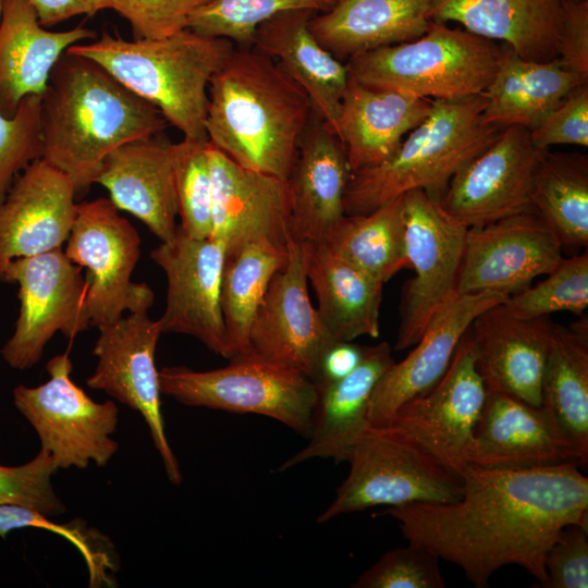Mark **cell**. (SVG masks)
<instances>
[{
	"mask_svg": "<svg viewBox=\"0 0 588 588\" xmlns=\"http://www.w3.org/2000/svg\"><path fill=\"white\" fill-rule=\"evenodd\" d=\"M576 463L499 469L467 464L462 497L452 503L390 506L409 543L462 568L477 588L492 574L518 565L546 579L544 556L569 524L588 525V478Z\"/></svg>",
	"mask_w": 588,
	"mask_h": 588,
	"instance_id": "1",
	"label": "cell"
},
{
	"mask_svg": "<svg viewBox=\"0 0 588 588\" xmlns=\"http://www.w3.org/2000/svg\"><path fill=\"white\" fill-rule=\"evenodd\" d=\"M168 125L155 106L100 64L65 51L41 95V158L70 176L76 195H83L111 151L161 134Z\"/></svg>",
	"mask_w": 588,
	"mask_h": 588,
	"instance_id": "2",
	"label": "cell"
},
{
	"mask_svg": "<svg viewBox=\"0 0 588 588\" xmlns=\"http://www.w3.org/2000/svg\"><path fill=\"white\" fill-rule=\"evenodd\" d=\"M208 140L237 164L287 180L314 108L271 58L235 48L208 86Z\"/></svg>",
	"mask_w": 588,
	"mask_h": 588,
	"instance_id": "3",
	"label": "cell"
},
{
	"mask_svg": "<svg viewBox=\"0 0 588 588\" xmlns=\"http://www.w3.org/2000/svg\"><path fill=\"white\" fill-rule=\"evenodd\" d=\"M234 44L188 28L160 39L125 40L108 33L66 51L88 58L155 106L184 138L208 140V86Z\"/></svg>",
	"mask_w": 588,
	"mask_h": 588,
	"instance_id": "4",
	"label": "cell"
},
{
	"mask_svg": "<svg viewBox=\"0 0 588 588\" xmlns=\"http://www.w3.org/2000/svg\"><path fill=\"white\" fill-rule=\"evenodd\" d=\"M485 94L432 99L426 119L385 161L351 173L344 213L365 215L413 189L440 199L452 176L504 128L482 120Z\"/></svg>",
	"mask_w": 588,
	"mask_h": 588,
	"instance_id": "5",
	"label": "cell"
},
{
	"mask_svg": "<svg viewBox=\"0 0 588 588\" xmlns=\"http://www.w3.org/2000/svg\"><path fill=\"white\" fill-rule=\"evenodd\" d=\"M503 49L494 40L431 21L417 39L354 56L345 64L354 79L369 87L455 100L488 88Z\"/></svg>",
	"mask_w": 588,
	"mask_h": 588,
	"instance_id": "6",
	"label": "cell"
},
{
	"mask_svg": "<svg viewBox=\"0 0 588 588\" xmlns=\"http://www.w3.org/2000/svg\"><path fill=\"white\" fill-rule=\"evenodd\" d=\"M346 462L350 473L318 523L378 505L452 503L462 497L461 475L390 425L368 427Z\"/></svg>",
	"mask_w": 588,
	"mask_h": 588,
	"instance_id": "7",
	"label": "cell"
},
{
	"mask_svg": "<svg viewBox=\"0 0 588 588\" xmlns=\"http://www.w3.org/2000/svg\"><path fill=\"white\" fill-rule=\"evenodd\" d=\"M159 385L161 394L188 406L264 415L305 437L311 431L317 403L314 381L253 354L207 371L164 367L159 370Z\"/></svg>",
	"mask_w": 588,
	"mask_h": 588,
	"instance_id": "8",
	"label": "cell"
},
{
	"mask_svg": "<svg viewBox=\"0 0 588 588\" xmlns=\"http://www.w3.org/2000/svg\"><path fill=\"white\" fill-rule=\"evenodd\" d=\"M63 252L86 269L84 311L89 327L115 322L124 311L148 313L154 305V291L131 280L140 255L139 234L110 198L76 204Z\"/></svg>",
	"mask_w": 588,
	"mask_h": 588,
	"instance_id": "9",
	"label": "cell"
},
{
	"mask_svg": "<svg viewBox=\"0 0 588 588\" xmlns=\"http://www.w3.org/2000/svg\"><path fill=\"white\" fill-rule=\"evenodd\" d=\"M405 254L414 278L402 290L395 351L413 347L457 296L467 228L422 189L403 194Z\"/></svg>",
	"mask_w": 588,
	"mask_h": 588,
	"instance_id": "10",
	"label": "cell"
},
{
	"mask_svg": "<svg viewBox=\"0 0 588 588\" xmlns=\"http://www.w3.org/2000/svg\"><path fill=\"white\" fill-rule=\"evenodd\" d=\"M46 369L50 379L45 383L13 390L14 405L37 432L40 449L58 469H85L90 462L105 466L119 448L111 438L119 421L117 405L95 402L71 380L68 353L52 357Z\"/></svg>",
	"mask_w": 588,
	"mask_h": 588,
	"instance_id": "11",
	"label": "cell"
},
{
	"mask_svg": "<svg viewBox=\"0 0 588 588\" xmlns=\"http://www.w3.org/2000/svg\"><path fill=\"white\" fill-rule=\"evenodd\" d=\"M2 282L19 284L15 330L0 350L10 367H33L54 333L72 340L89 327L84 311L86 278L62 248L12 260Z\"/></svg>",
	"mask_w": 588,
	"mask_h": 588,
	"instance_id": "12",
	"label": "cell"
},
{
	"mask_svg": "<svg viewBox=\"0 0 588 588\" xmlns=\"http://www.w3.org/2000/svg\"><path fill=\"white\" fill-rule=\"evenodd\" d=\"M98 330L93 350L98 362L95 372L86 380L87 385L108 393L142 415L169 480L180 485L182 474L166 436L159 370L155 363L162 333L159 320L149 318L148 313H130Z\"/></svg>",
	"mask_w": 588,
	"mask_h": 588,
	"instance_id": "13",
	"label": "cell"
},
{
	"mask_svg": "<svg viewBox=\"0 0 588 588\" xmlns=\"http://www.w3.org/2000/svg\"><path fill=\"white\" fill-rule=\"evenodd\" d=\"M562 249L554 230L534 209L468 228L457 294L519 293L560 264Z\"/></svg>",
	"mask_w": 588,
	"mask_h": 588,
	"instance_id": "14",
	"label": "cell"
},
{
	"mask_svg": "<svg viewBox=\"0 0 588 588\" xmlns=\"http://www.w3.org/2000/svg\"><path fill=\"white\" fill-rule=\"evenodd\" d=\"M335 342L310 302L302 245L291 240L286 261L252 323L247 354L295 369L316 383Z\"/></svg>",
	"mask_w": 588,
	"mask_h": 588,
	"instance_id": "15",
	"label": "cell"
},
{
	"mask_svg": "<svg viewBox=\"0 0 588 588\" xmlns=\"http://www.w3.org/2000/svg\"><path fill=\"white\" fill-rule=\"evenodd\" d=\"M539 154L529 130L504 127L452 176L439 199L442 208L467 229L531 210Z\"/></svg>",
	"mask_w": 588,
	"mask_h": 588,
	"instance_id": "16",
	"label": "cell"
},
{
	"mask_svg": "<svg viewBox=\"0 0 588 588\" xmlns=\"http://www.w3.org/2000/svg\"><path fill=\"white\" fill-rule=\"evenodd\" d=\"M487 396L468 330L443 377L426 394L401 405L388 425L421 444L461 475L466 450Z\"/></svg>",
	"mask_w": 588,
	"mask_h": 588,
	"instance_id": "17",
	"label": "cell"
},
{
	"mask_svg": "<svg viewBox=\"0 0 588 588\" xmlns=\"http://www.w3.org/2000/svg\"><path fill=\"white\" fill-rule=\"evenodd\" d=\"M167 278V301L158 319L162 333L196 338L213 353L230 358L220 307L224 247L216 240L193 238L179 226L175 236L150 252Z\"/></svg>",
	"mask_w": 588,
	"mask_h": 588,
	"instance_id": "18",
	"label": "cell"
},
{
	"mask_svg": "<svg viewBox=\"0 0 588 588\" xmlns=\"http://www.w3.org/2000/svg\"><path fill=\"white\" fill-rule=\"evenodd\" d=\"M212 231L225 256L265 242L287 249L292 240V200L287 180L246 169L209 142Z\"/></svg>",
	"mask_w": 588,
	"mask_h": 588,
	"instance_id": "19",
	"label": "cell"
},
{
	"mask_svg": "<svg viewBox=\"0 0 588 588\" xmlns=\"http://www.w3.org/2000/svg\"><path fill=\"white\" fill-rule=\"evenodd\" d=\"M75 197L70 176L42 158L15 177L0 204V281L12 260L62 248L76 216Z\"/></svg>",
	"mask_w": 588,
	"mask_h": 588,
	"instance_id": "20",
	"label": "cell"
},
{
	"mask_svg": "<svg viewBox=\"0 0 588 588\" xmlns=\"http://www.w3.org/2000/svg\"><path fill=\"white\" fill-rule=\"evenodd\" d=\"M465 461L499 469L587 464L541 406L488 389Z\"/></svg>",
	"mask_w": 588,
	"mask_h": 588,
	"instance_id": "21",
	"label": "cell"
},
{
	"mask_svg": "<svg viewBox=\"0 0 588 588\" xmlns=\"http://www.w3.org/2000/svg\"><path fill=\"white\" fill-rule=\"evenodd\" d=\"M554 328L548 317L517 318L505 313L500 304L479 314L468 332L486 388L541 406L542 379Z\"/></svg>",
	"mask_w": 588,
	"mask_h": 588,
	"instance_id": "22",
	"label": "cell"
},
{
	"mask_svg": "<svg viewBox=\"0 0 588 588\" xmlns=\"http://www.w3.org/2000/svg\"><path fill=\"white\" fill-rule=\"evenodd\" d=\"M507 297L491 292L463 294L443 309L408 355L380 378L369 403L371 426H387L401 405L429 392L445 373L474 319Z\"/></svg>",
	"mask_w": 588,
	"mask_h": 588,
	"instance_id": "23",
	"label": "cell"
},
{
	"mask_svg": "<svg viewBox=\"0 0 588 588\" xmlns=\"http://www.w3.org/2000/svg\"><path fill=\"white\" fill-rule=\"evenodd\" d=\"M351 173L343 143L314 111L287 179L293 241L326 240L345 216L343 199Z\"/></svg>",
	"mask_w": 588,
	"mask_h": 588,
	"instance_id": "24",
	"label": "cell"
},
{
	"mask_svg": "<svg viewBox=\"0 0 588 588\" xmlns=\"http://www.w3.org/2000/svg\"><path fill=\"white\" fill-rule=\"evenodd\" d=\"M161 134L121 145L103 160L96 183L119 210L139 219L161 242L176 234L179 216L171 143Z\"/></svg>",
	"mask_w": 588,
	"mask_h": 588,
	"instance_id": "25",
	"label": "cell"
},
{
	"mask_svg": "<svg viewBox=\"0 0 588 588\" xmlns=\"http://www.w3.org/2000/svg\"><path fill=\"white\" fill-rule=\"evenodd\" d=\"M394 363L387 342L363 346L358 365L346 376L316 384L317 403L308 443L284 461V471L313 458L346 462L359 437L371 426L368 417L372 392Z\"/></svg>",
	"mask_w": 588,
	"mask_h": 588,
	"instance_id": "26",
	"label": "cell"
},
{
	"mask_svg": "<svg viewBox=\"0 0 588 588\" xmlns=\"http://www.w3.org/2000/svg\"><path fill=\"white\" fill-rule=\"evenodd\" d=\"M97 34L82 25L64 32L44 27L30 0H0V111L12 118L27 95H42L59 58Z\"/></svg>",
	"mask_w": 588,
	"mask_h": 588,
	"instance_id": "27",
	"label": "cell"
},
{
	"mask_svg": "<svg viewBox=\"0 0 588 588\" xmlns=\"http://www.w3.org/2000/svg\"><path fill=\"white\" fill-rule=\"evenodd\" d=\"M315 14L305 9L277 13L257 27L252 48L273 59L304 89L314 111L336 134L350 74L311 34Z\"/></svg>",
	"mask_w": 588,
	"mask_h": 588,
	"instance_id": "28",
	"label": "cell"
},
{
	"mask_svg": "<svg viewBox=\"0 0 588 588\" xmlns=\"http://www.w3.org/2000/svg\"><path fill=\"white\" fill-rule=\"evenodd\" d=\"M432 99L373 88L351 75L338 122L352 172L389 159L405 136L429 114Z\"/></svg>",
	"mask_w": 588,
	"mask_h": 588,
	"instance_id": "29",
	"label": "cell"
},
{
	"mask_svg": "<svg viewBox=\"0 0 588 588\" xmlns=\"http://www.w3.org/2000/svg\"><path fill=\"white\" fill-rule=\"evenodd\" d=\"M562 10L563 0H431L428 17L457 22L523 59L546 62L558 58Z\"/></svg>",
	"mask_w": 588,
	"mask_h": 588,
	"instance_id": "30",
	"label": "cell"
},
{
	"mask_svg": "<svg viewBox=\"0 0 588 588\" xmlns=\"http://www.w3.org/2000/svg\"><path fill=\"white\" fill-rule=\"evenodd\" d=\"M431 0H338L315 14L309 29L340 61L381 47L412 41L429 25Z\"/></svg>",
	"mask_w": 588,
	"mask_h": 588,
	"instance_id": "31",
	"label": "cell"
},
{
	"mask_svg": "<svg viewBox=\"0 0 588 588\" xmlns=\"http://www.w3.org/2000/svg\"><path fill=\"white\" fill-rule=\"evenodd\" d=\"M317 313L335 341L378 338L384 283L373 279L323 242L301 243Z\"/></svg>",
	"mask_w": 588,
	"mask_h": 588,
	"instance_id": "32",
	"label": "cell"
},
{
	"mask_svg": "<svg viewBox=\"0 0 588 588\" xmlns=\"http://www.w3.org/2000/svg\"><path fill=\"white\" fill-rule=\"evenodd\" d=\"M586 82L563 68L558 58L546 62L523 59L504 46L498 70L483 91L482 120L531 131L573 88Z\"/></svg>",
	"mask_w": 588,
	"mask_h": 588,
	"instance_id": "33",
	"label": "cell"
},
{
	"mask_svg": "<svg viewBox=\"0 0 588 588\" xmlns=\"http://www.w3.org/2000/svg\"><path fill=\"white\" fill-rule=\"evenodd\" d=\"M541 407L588 461V321L555 324L542 379Z\"/></svg>",
	"mask_w": 588,
	"mask_h": 588,
	"instance_id": "34",
	"label": "cell"
},
{
	"mask_svg": "<svg viewBox=\"0 0 588 588\" xmlns=\"http://www.w3.org/2000/svg\"><path fill=\"white\" fill-rule=\"evenodd\" d=\"M532 209L554 230L562 247L588 244V158L540 150L531 193Z\"/></svg>",
	"mask_w": 588,
	"mask_h": 588,
	"instance_id": "35",
	"label": "cell"
},
{
	"mask_svg": "<svg viewBox=\"0 0 588 588\" xmlns=\"http://www.w3.org/2000/svg\"><path fill=\"white\" fill-rule=\"evenodd\" d=\"M338 255L385 283L409 268L403 195L365 215H345L323 241Z\"/></svg>",
	"mask_w": 588,
	"mask_h": 588,
	"instance_id": "36",
	"label": "cell"
},
{
	"mask_svg": "<svg viewBox=\"0 0 588 588\" xmlns=\"http://www.w3.org/2000/svg\"><path fill=\"white\" fill-rule=\"evenodd\" d=\"M287 249L249 243L226 255L220 285V307L230 358L248 352V335L273 275L284 266Z\"/></svg>",
	"mask_w": 588,
	"mask_h": 588,
	"instance_id": "37",
	"label": "cell"
},
{
	"mask_svg": "<svg viewBox=\"0 0 588 588\" xmlns=\"http://www.w3.org/2000/svg\"><path fill=\"white\" fill-rule=\"evenodd\" d=\"M338 0H211L189 17L187 28L231 40L237 48L253 47L257 27L286 10L329 11Z\"/></svg>",
	"mask_w": 588,
	"mask_h": 588,
	"instance_id": "38",
	"label": "cell"
},
{
	"mask_svg": "<svg viewBox=\"0 0 588 588\" xmlns=\"http://www.w3.org/2000/svg\"><path fill=\"white\" fill-rule=\"evenodd\" d=\"M209 140L183 138L171 143L175 194L181 225L193 238H208L212 231V183Z\"/></svg>",
	"mask_w": 588,
	"mask_h": 588,
	"instance_id": "39",
	"label": "cell"
},
{
	"mask_svg": "<svg viewBox=\"0 0 588 588\" xmlns=\"http://www.w3.org/2000/svg\"><path fill=\"white\" fill-rule=\"evenodd\" d=\"M587 306V252L563 258L537 285L528 286L500 304L509 315L525 319L548 317L561 311L583 315Z\"/></svg>",
	"mask_w": 588,
	"mask_h": 588,
	"instance_id": "40",
	"label": "cell"
},
{
	"mask_svg": "<svg viewBox=\"0 0 588 588\" xmlns=\"http://www.w3.org/2000/svg\"><path fill=\"white\" fill-rule=\"evenodd\" d=\"M36 527L48 529L69 539L82 553L88 566L90 586L110 585L117 569L114 548L98 530L86 527L84 522L57 524L36 510L13 503L0 504V537L5 539L14 529Z\"/></svg>",
	"mask_w": 588,
	"mask_h": 588,
	"instance_id": "41",
	"label": "cell"
},
{
	"mask_svg": "<svg viewBox=\"0 0 588 588\" xmlns=\"http://www.w3.org/2000/svg\"><path fill=\"white\" fill-rule=\"evenodd\" d=\"M41 156V95H27L12 118L0 111V204L15 177Z\"/></svg>",
	"mask_w": 588,
	"mask_h": 588,
	"instance_id": "42",
	"label": "cell"
},
{
	"mask_svg": "<svg viewBox=\"0 0 588 588\" xmlns=\"http://www.w3.org/2000/svg\"><path fill=\"white\" fill-rule=\"evenodd\" d=\"M439 558L409 543L384 553L352 585L354 588H443Z\"/></svg>",
	"mask_w": 588,
	"mask_h": 588,
	"instance_id": "43",
	"label": "cell"
},
{
	"mask_svg": "<svg viewBox=\"0 0 588 588\" xmlns=\"http://www.w3.org/2000/svg\"><path fill=\"white\" fill-rule=\"evenodd\" d=\"M57 470L52 457L42 449L21 466L0 465V504L28 506L47 517L62 514L65 506L51 485V476Z\"/></svg>",
	"mask_w": 588,
	"mask_h": 588,
	"instance_id": "44",
	"label": "cell"
},
{
	"mask_svg": "<svg viewBox=\"0 0 588 588\" xmlns=\"http://www.w3.org/2000/svg\"><path fill=\"white\" fill-rule=\"evenodd\" d=\"M211 0H110L134 39H160L187 28L191 15Z\"/></svg>",
	"mask_w": 588,
	"mask_h": 588,
	"instance_id": "45",
	"label": "cell"
},
{
	"mask_svg": "<svg viewBox=\"0 0 588 588\" xmlns=\"http://www.w3.org/2000/svg\"><path fill=\"white\" fill-rule=\"evenodd\" d=\"M546 579L540 588L588 587V525L563 527L544 556Z\"/></svg>",
	"mask_w": 588,
	"mask_h": 588,
	"instance_id": "46",
	"label": "cell"
},
{
	"mask_svg": "<svg viewBox=\"0 0 588 588\" xmlns=\"http://www.w3.org/2000/svg\"><path fill=\"white\" fill-rule=\"evenodd\" d=\"M534 145L549 149L554 145L588 146V82L573 88L530 131Z\"/></svg>",
	"mask_w": 588,
	"mask_h": 588,
	"instance_id": "47",
	"label": "cell"
},
{
	"mask_svg": "<svg viewBox=\"0 0 588 588\" xmlns=\"http://www.w3.org/2000/svg\"><path fill=\"white\" fill-rule=\"evenodd\" d=\"M558 60L588 79V0H563Z\"/></svg>",
	"mask_w": 588,
	"mask_h": 588,
	"instance_id": "48",
	"label": "cell"
},
{
	"mask_svg": "<svg viewBox=\"0 0 588 588\" xmlns=\"http://www.w3.org/2000/svg\"><path fill=\"white\" fill-rule=\"evenodd\" d=\"M40 24L51 27L76 15H94L109 9L110 0H30Z\"/></svg>",
	"mask_w": 588,
	"mask_h": 588,
	"instance_id": "49",
	"label": "cell"
},
{
	"mask_svg": "<svg viewBox=\"0 0 588 588\" xmlns=\"http://www.w3.org/2000/svg\"><path fill=\"white\" fill-rule=\"evenodd\" d=\"M363 346L338 341L327 351L321 365L320 378L316 382L340 379L350 373L359 363Z\"/></svg>",
	"mask_w": 588,
	"mask_h": 588,
	"instance_id": "50",
	"label": "cell"
},
{
	"mask_svg": "<svg viewBox=\"0 0 588 588\" xmlns=\"http://www.w3.org/2000/svg\"><path fill=\"white\" fill-rule=\"evenodd\" d=\"M574 1H581V0H574Z\"/></svg>",
	"mask_w": 588,
	"mask_h": 588,
	"instance_id": "51",
	"label": "cell"
}]
</instances>
